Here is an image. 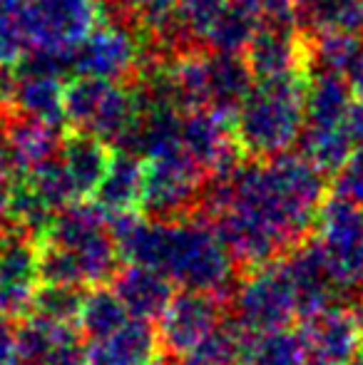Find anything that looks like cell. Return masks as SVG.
<instances>
[{
  "mask_svg": "<svg viewBox=\"0 0 363 365\" xmlns=\"http://www.w3.org/2000/svg\"><path fill=\"white\" fill-rule=\"evenodd\" d=\"M329 177L301 152H281L242 164L207 182L197 214L212 224L242 269L281 259L306 241Z\"/></svg>",
  "mask_w": 363,
  "mask_h": 365,
  "instance_id": "6da1fadb",
  "label": "cell"
},
{
  "mask_svg": "<svg viewBox=\"0 0 363 365\" xmlns=\"http://www.w3.org/2000/svg\"><path fill=\"white\" fill-rule=\"evenodd\" d=\"M306 80L309 77L301 75L254 80L232 120L244 159L274 157L299 142L306 112Z\"/></svg>",
  "mask_w": 363,
  "mask_h": 365,
  "instance_id": "7a4b0ae2",
  "label": "cell"
},
{
  "mask_svg": "<svg viewBox=\"0 0 363 365\" xmlns=\"http://www.w3.org/2000/svg\"><path fill=\"white\" fill-rule=\"evenodd\" d=\"M65 125L95 135L110 147H120L132 132L140 115V97L135 85L73 75L63 92Z\"/></svg>",
  "mask_w": 363,
  "mask_h": 365,
  "instance_id": "3957f363",
  "label": "cell"
},
{
  "mask_svg": "<svg viewBox=\"0 0 363 365\" xmlns=\"http://www.w3.org/2000/svg\"><path fill=\"white\" fill-rule=\"evenodd\" d=\"M40 239L60 246L73 256L88 289L110 284L112 274L120 266V254L112 241L105 214L88 199L70 202L68 207L58 209Z\"/></svg>",
  "mask_w": 363,
  "mask_h": 365,
  "instance_id": "277c9868",
  "label": "cell"
},
{
  "mask_svg": "<svg viewBox=\"0 0 363 365\" xmlns=\"http://www.w3.org/2000/svg\"><path fill=\"white\" fill-rule=\"evenodd\" d=\"M232 323L244 333L289 328L299 318V303L281 259L244 269L227 296Z\"/></svg>",
  "mask_w": 363,
  "mask_h": 365,
  "instance_id": "5b68a950",
  "label": "cell"
},
{
  "mask_svg": "<svg viewBox=\"0 0 363 365\" xmlns=\"http://www.w3.org/2000/svg\"><path fill=\"white\" fill-rule=\"evenodd\" d=\"M209 179L182 147L145 159L137 212L147 219L177 221L197 214Z\"/></svg>",
  "mask_w": 363,
  "mask_h": 365,
  "instance_id": "8992f818",
  "label": "cell"
},
{
  "mask_svg": "<svg viewBox=\"0 0 363 365\" xmlns=\"http://www.w3.org/2000/svg\"><path fill=\"white\" fill-rule=\"evenodd\" d=\"M311 239L319 244L324 259L329 261L341 293H363V207L341 197L324 199L314 221Z\"/></svg>",
  "mask_w": 363,
  "mask_h": 365,
  "instance_id": "52a82bcc",
  "label": "cell"
},
{
  "mask_svg": "<svg viewBox=\"0 0 363 365\" xmlns=\"http://www.w3.org/2000/svg\"><path fill=\"white\" fill-rule=\"evenodd\" d=\"M102 20V0H20L28 50L68 55Z\"/></svg>",
  "mask_w": 363,
  "mask_h": 365,
  "instance_id": "ba28073f",
  "label": "cell"
},
{
  "mask_svg": "<svg viewBox=\"0 0 363 365\" xmlns=\"http://www.w3.org/2000/svg\"><path fill=\"white\" fill-rule=\"evenodd\" d=\"M142 33L125 18L105 15L95 30L70 53V75L135 85L142 65Z\"/></svg>",
  "mask_w": 363,
  "mask_h": 365,
  "instance_id": "9c48e42d",
  "label": "cell"
},
{
  "mask_svg": "<svg viewBox=\"0 0 363 365\" xmlns=\"http://www.w3.org/2000/svg\"><path fill=\"white\" fill-rule=\"evenodd\" d=\"M224 321H227L224 298L202 291H175L157 318L155 333L160 353L170 361H180L202 341H207Z\"/></svg>",
  "mask_w": 363,
  "mask_h": 365,
  "instance_id": "30bf717a",
  "label": "cell"
},
{
  "mask_svg": "<svg viewBox=\"0 0 363 365\" xmlns=\"http://www.w3.org/2000/svg\"><path fill=\"white\" fill-rule=\"evenodd\" d=\"M254 80L311 75V35L291 18H264L257 33L242 50Z\"/></svg>",
  "mask_w": 363,
  "mask_h": 365,
  "instance_id": "8fae6325",
  "label": "cell"
},
{
  "mask_svg": "<svg viewBox=\"0 0 363 365\" xmlns=\"http://www.w3.org/2000/svg\"><path fill=\"white\" fill-rule=\"evenodd\" d=\"M180 147L202 169L209 182L224 177L244 162V154L234 137L232 120L214 110L184 112L180 125Z\"/></svg>",
  "mask_w": 363,
  "mask_h": 365,
  "instance_id": "7c38bea8",
  "label": "cell"
},
{
  "mask_svg": "<svg viewBox=\"0 0 363 365\" xmlns=\"http://www.w3.org/2000/svg\"><path fill=\"white\" fill-rule=\"evenodd\" d=\"M38 286V239L5 224L0 229V316L8 321L28 316Z\"/></svg>",
  "mask_w": 363,
  "mask_h": 365,
  "instance_id": "4fadbf2b",
  "label": "cell"
},
{
  "mask_svg": "<svg viewBox=\"0 0 363 365\" xmlns=\"http://www.w3.org/2000/svg\"><path fill=\"white\" fill-rule=\"evenodd\" d=\"M299 338L309 365H346L361 353L351 311L339 303L299 318Z\"/></svg>",
  "mask_w": 363,
  "mask_h": 365,
  "instance_id": "5bb4252c",
  "label": "cell"
},
{
  "mask_svg": "<svg viewBox=\"0 0 363 365\" xmlns=\"http://www.w3.org/2000/svg\"><path fill=\"white\" fill-rule=\"evenodd\" d=\"M18 361L30 365H83L85 338L75 323H58L28 313L15 328Z\"/></svg>",
  "mask_w": 363,
  "mask_h": 365,
  "instance_id": "9a60e30c",
  "label": "cell"
},
{
  "mask_svg": "<svg viewBox=\"0 0 363 365\" xmlns=\"http://www.w3.org/2000/svg\"><path fill=\"white\" fill-rule=\"evenodd\" d=\"M63 127L35 120L25 115H0V140L8 157L10 174L30 172L38 164L48 162L58 154L63 142Z\"/></svg>",
  "mask_w": 363,
  "mask_h": 365,
  "instance_id": "2e32d148",
  "label": "cell"
},
{
  "mask_svg": "<svg viewBox=\"0 0 363 365\" xmlns=\"http://www.w3.org/2000/svg\"><path fill=\"white\" fill-rule=\"evenodd\" d=\"M110 289L117 293V298L132 318H142V321L152 323L160 318V313L170 303L175 284L152 266L127 264L122 269L117 266V271L110 279Z\"/></svg>",
  "mask_w": 363,
  "mask_h": 365,
  "instance_id": "e0dca14e",
  "label": "cell"
},
{
  "mask_svg": "<svg viewBox=\"0 0 363 365\" xmlns=\"http://www.w3.org/2000/svg\"><path fill=\"white\" fill-rule=\"evenodd\" d=\"M112 149L115 147L105 145L95 135H88V132L68 130L63 135V142H60L58 149V162L63 167L65 177H68L75 202L92 197L107 164H110Z\"/></svg>",
  "mask_w": 363,
  "mask_h": 365,
  "instance_id": "ac0fdd59",
  "label": "cell"
},
{
  "mask_svg": "<svg viewBox=\"0 0 363 365\" xmlns=\"http://www.w3.org/2000/svg\"><path fill=\"white\" fill-rule=\"evenodd\" d=\"M142 169H145V159L140 154L130 149H112L110 164L90 197L92 204L105 214V219L137 212L142 192Z\"/></svg>",
  "mask_w": 363,
  "mask_h": 365,
  "instance_id": "d6986e66",
  "label": "cell"
},
{
  "mask_svg": "<svg viewBox=\"0 0 363 365\" xmlns=\"http://www.w3.org/2000/svg\"><path fill=\"white\" fill-rule=\"evenodd\" d=\"M160 353L150 321L127 318L115 333L85 343L83 365H147Z\"/></svg>",
  "mask_w": 363,
  "mask_h": 365,
  "instance_id": "ffe728a7",
  "label": "cell"
},
{
  "mask_svg": "<svg viewBox=\"0 0 363 365\" xmlns=\"http://www.w3.org/2000/svg\"><path fill=\"white\" fill-rule=\"evenodd\" d=\"M254 77L244 63L242 53H207V110L234 120Z\"/></svg>",
  "mask_w": 363,
  "mask_h": 365,
  "instance_id": "44dd1931",
  "label": "cell"
},
{
  "mask_svg": "<svg viewBox=\"0 0 363 365\" xmlns=\"http://www.w3.org/2000/svg\"><path fill=\"white\" fill-rule=\"evenodd\" d=\"M264 15L249 0H227L204 33V48L214 53H242Z\"/></svg>",
  "mask_w": 363,
  "mask_h": 365,
  "instance_id": "7402d4cb",
  "label": "cell"
},
{
  "mask_svg": "<svg viewBox=\"0 0 363 365\" xmlns=\"http://www.w3.org/2000/svg\"><path fill=\"white\" fill-rule=\"evenodd\" d=\"M291 15L311 33L344 30L363 35V0H294Z\"/></svg>",
  "mask_w": 363,
  "mask_h": 365,
  "instance_id": "603a6c76",
  "label": "cell"
},
{
  "mask_svg": "<svg viewBox=\"0 0 363 365\" xmlns=\"http://www.w3.org/2000/svg\"><path fill=\"white\" fill-rule=\"evenodd\" d=\"M242 365H309L301 338L291 328L264 333H244Z\"/></svg>",
  "mask_w": 363,
  "mask_h": 365,
  "instance_id": "cb8c5ba5",
  "label": "cell"
},
{
  "mask_svg": "<svg viewBox=\"0 0 363 365\" xmlns=\"http://www.w3.org/2000/svg\"><path fill=\"white\" fill-rule=\"evenodd\" d=\"M127 318H130V313L122 306L117 293L110 289V284H100L85 291L75 326L80 328L85 341H100V338L115 333Z\"/></svg>",
  "mask_w": 363,
  "mask_h": 365,
  "instance_id": "d4e9b609",
  "label": "cell"
},
{
  "mask_svg": "<svg viewBox=\"0 0 363 365\" xmlns=\"http://www.w3.org/2000/svg\"><path fill=\"white\" fill-rule=\"evenodd\" d=\"M85 289L83 286L68 284H40L33 296V308L30 313L48 321L58 323H75L78 321L80 306H83Z\"/></svg>",
  "mask_w": 363,
  "mask_h": 365,
  "instance_id": "484cf974",
  "label": "cell"
},
{
  "mask_svg": "<svg viewBox=\"0 0 363 365\" xmlns=\"http://www.w3.org/2000/svg\"><path fill=\"white\" fill-rule=\"evenodd\" d=\"M28 53L20 28V0H0V70H13Z\"/></svg>",
  "mask_w": 363,
  "mask_h": 365,
  "instance_id": "4316f807",
  "label": "cell"
},
{
  "mask_svg": "<svg viewBox=\"0 0 363 365\" xmlns=\"http://www.w3.org/2000/svg\"><path fill=\"white\" fill-rule=\"evenodd\" d=\"M329 192L351 204L363 207V142L349 152L341 167L329 177Z\"/></svg>",
  "mask_w": 363,
  "mask_h": 365,
  "instance_id": "83f0119b",
  "label": "cell"
},
{
  "mask_svg": "<svg viewBox=\"0 0 363 365\" xmlns=\"http://www.w3.org/2000/svg\"><path fill=\"white\" fill-rule=\"evenodd\" d=\"M18 348H15L13 321L0 316V365H18Z\"/></svg>",
  "mask_w": 363,
  "mask_h": 365,
  "instance_id": "f1b7e54d",
  "label": "cell"
},
{
  "mask_svg": "<svg viewBox=\"0 0 363 365\" xmlns=\"http://www.w3.org/2000/svg\"><path fill=\"white\" fill-rule=\"evenodd\" d=\"M344 77H346V82H349L351 92H354L356 102H363V43H361V48L356 50L354 60L349 63Z\"/></svg>",
  "mask_w": 363,
  "mask_h": 365,
  "instance_id": "f546056e",
  "label": "cell"
},
{
  "mask_svg": "<svg viewBox=\"0 0 363 365\" xmlns=\"http://www.w3.org/2000/svg\"><path fill=\"white\" fill-rule=\"evenodd\" d=\"M249 3H252L264 18H276V20L291 18L294 20V15H291L294 0H249Z\"/></svg>",
  "mask_w": 363,
  "mask_h": 365,
  "instance_id": "4dcf8cb0",
  "label": "cell"
},
{
  "mask_svg": "<svg viewBox=\"0 0 363 365\" xmlns=\"http://www.w3.org/2000/svg\"><path fill=\"white\" fill-rule=\"evenodd\" d=\"M10 184L13 177L5 172H0V229L8 224V207H10Z\"/></svg>",
  "mask_w": 363,
  "mask_h": 365,
  "instance_id": "1f68e13d",
  "label": "cell"
},
{
  "mask_svg": "<svg viewBox=\"0 0 363 365\" xmlns=\"http://www.w3.org/2000/svg\"><path fill=\"white\" fill-rule=\"evenodd\" d=\"M351 316H354L356 333H359V343H361V353H363V293L356 296V303H354V308H351Z\"/></svg>",
  "mask_w": 363,
  "mask_h": 365,
  "instance_id": "d6a6232c",
  "label": "cell"
},
{
  "mask_svg": "<svg viewBox=\"0 0 363 365\" xmlns=\"http://www.w3.org/2000/svg\"><path fill=\"white\" fill-rule=\"evenodd\" d=\"M354 130H356V140L363 142V102H356V110H354Z\"/></svg>",
  "mask_w": 363,
  "mask_h": 365,
  "instance_id": "836d02e7",
  "label": "cell"
},
{
  "mask_svg": "<svg viewBox=\"0 0 363 365\" xmlns=\"http://www.w3.org/2000/svg\"><path fill=\"white\" fill-rule=\"evenodd\" d=\"M0 172L10 174V167H8V157H5V149H3V140H0ZM13 177V174H10Z\"/></svg>",
  "mask_w": 363,
  "mask_h": 365,
  "instance_id": "e575fe53",
  "label": "cell"
},
{
  "mask_svg": "<svg viewBox=\"0 0 363 365\" xmlns=\"http://www.w3.org/2000/svg\"><path fill=\"white\" fill-rule=\"evenodd\" d=\"M18 365H30V363H18Z\"/></svg>",
  "mask_w": 363,
  "mask_h": 365,
  "instance_id": "d590c367",
  "label": "cell"
}]
</instances>
